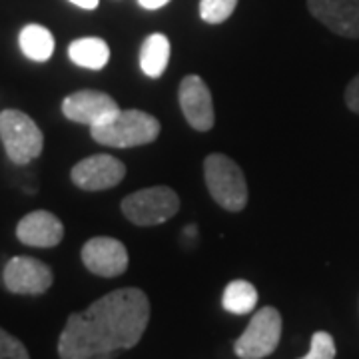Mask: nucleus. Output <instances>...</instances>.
Returning a JSON list of instances; mask_svg holds the SVG:
<instances>
[{
  "label": "nucleus",
  "mask_w": 359,
  "mask_h": 359,
  "mask_svg": "<svg viewBox=\"0 0 359 359\" xmlns=\"http://www.w3.org/2000/svg\"><path fill=\"white\" fill-rule=\"evenodd\" d=\"M150 321L148 295L122 287L72 313L58 339L60 359H112L118 349H132Z\"/></svg>",
  "instance_id": "obj_1"
},
{
  "label": "nucleus",
  "mask_w": 359,
  "mask_h": 359,
  "mask_svg": "<svg viewBox=\"0 0 359 359\" xmlns=\"http://www.w3.org/2000/svg\"><path fill=\"white\" fill-rule=\"evenodd\" d=\"M92 138L110 148H136L160 136V122L142 110H120L108 122L90 128Z\"/></svg>",
  "instance_id": "obj_2"
},
{
  "label": "nucleus",
  "mask_w": 359,
  "mask_h": 359,
  "mask_svg": "<svg viewBox=\"0 0 359 359\" xmlns=\"http://www.w3.org/2000/svg\"><path fill=\"white\" fill-rule=\"evenodd\" d=\"M205 186L214 202L228 212H242L248 204V184L242 168L224 154H210L204 160Z\"/></svg>",
  "instance_id": "obj_3"
},
{
  "label": "nucleus",
  "mask_w": 359,
  "mask_h": 359,
  "mask_svg": "<svg viewBox=\"0 0 359 359\" xmlns=\"http://www.w3.org/2000/svg\"><path fill=\"white\" fill-rule=\"evenodd\" d=\"M0 140L14 164L25 166L42 154L44 136L39 124L20 110L0 112Z\"/></svg>",
  "instance_id": "obj_4"
},
{
  "label": "nucleus",
  "mask_w": 359,
  "mask_h": 359,
  "mask_svg": "<svg viewBox=\"0 0 359 359\" xmlns=\"http://www.w3.org/2000/svg\"><path fill=\"white\" fill-rule=\"evenodd\" d=\"M180 210V198L168 186H154L132 192L122 200L124 216L136 226H158L174 218Z\"/></svg>",
  "instance_id": "obj_5"
},
{
  "label": "nucleus",
  "mask_w": 359,
  "mask_h": 359,
  "mask_svg": "<svg viewBox=\"0 0 359 359\" xmlns=\"http://www.w3.org/2000/svg\"><path fill=\"white\" fill-rule=\"evenodd\" d=\"M282 337V316L276 308H262L254 313L245 332L233 344L240 359H264L276 351Z\"/></svg>",
  "instance_id": "obj_6"
},
{
  "label": "nucleus",
  "mask_w": 359,
  "mask_h": 359,
  "mask_svg": "<svg viewBox=\"0 0 359 359\" xmlns=\"http://www.w3.org/2000/svg\"><path fill=\"white\" fill-rule=\"evenodd\" d=\"M126 176V166L122 160L110 154H96L74 164L70 178L80 190L100 192L118 186Z\"/></svg>",
  "instance_id": "obj_7"
},
{
  "label": "nucleus",
  "mask_w": 359,
  "mask_h": 359,
  "mask_svg": "<svg viewBox=\"0 0 359 359\" xmlns=\"http://www.w3.org/2000/svg\"><path fill=\"white\" fill-rule=\"evenodd\" d=\"M2 280L11 294L40 295L50 287L54 276L52 269L36 257L16 256L4 266Z\"/></svg>",
  "instance_id": "obj_8"
},
{
  "label": "nucleus",
  "mask_w": 359,
  "mask_h": 359,
  "mask_svg": "<svg viewBox=\"0 0 359 359\" xmlns=\"http://www.w3.org/2000/svg\"><path fill=\"white\" fill-rule=\"evenodd\" d=\"M118 112L120 108L114 98L100 90H78L74 94L66 96L62 102V114L68 120L86 124L90 128L108 122Z\"/></svg>",
  "instance_id": "obj_9"
},
{
  "label": "nucleus",
  "mask_w": 359,
  "mask_h": 359,
  "mask_svg": "<svg viewBox=\"0 0 359 359\" xmlns=\"http://www.w3.org/2000/svg\"><path fill=\"white\" fill-rule=\"evenodd\" d=\"M82 262L94 276L118 278L128 269V250L116 238L98 236L84 244Z\"/></svg>",
  "instance_id": "obj_10"
},
{
  "label": "nucleus",
  "mask_w": 359,
  "mask_h": 359,
  "mask_svg": "<svg viewBox=\"0 0 359 359\" xmlns=\"http://www.w3.org/2000/svg\"><path fill=\"white\" fill-rule=\"evenodd\" d=\"M178 100L186 122L198 132H208L214 126V102L212 92L204 80L196 74L186 76L180 82Z\"/></svg>",
  "instance_id": "obj_11"
},
{
  "label": "nucleus",
  "mask_w": 359,
  "mask_h": 359,
  "mask_svg": "<svg viewBox=\"0 0 359 359\" xmlns=\"http://www.w3.org/2000/svg\"><path fill=\"white\" fill-rule=\"evenodd\" d=\"M308 8L335 34L359 39V0H308Z\"/></svg>",
  "instance_id": "obj_12"
},
{
  "label": "nucleus",
  "mask_w": 359,
  "mask_h": 359,
  "mask_svg": "<svg viewBox=\"0 0 359 359\" xmlns=\"http://www.w3.org/2000/svg\"><path fill=\"white\" fill-rule=\"evenodd\" d=\"M16 238L32 248H54L65 238V226L52 212L34 210L18 222Z\"/></svg>",
  "instance_id": "obj_13"
},
{
  "label": "nucleus",
  "mask_w": 359,
  "mask_h": 359,
  "mask_svg": "<svg viewBox=\"0 0 359 359\" xmlns=\"http://www.w3.org/2000/svg\"><path fill=\"white\" fill-rule=\"evenodd\" d=\"M170 62V40L162 32H154L142 42L140 68L148 78H160Z\"/></svg>",
  "instance_id": "obj_14"
},
{
  "label": "nucleus",
  "mask_w": 359,
  "mask_h": 359,
  "mask_svg": "<svg viewBox=\"0 0 359 359\" xmlns=\"http://www.w3.org/2000/svg\"><path fill=\"white\" fill-rule=\"evenodd\" d=\"M68 56L76 66L88 70H102L110 60V48L102 39L86 36V39L74 40L68 46Z\"/></svg>",
  "instance_id": "obj_15"
},
{
  "label": "nucleus",
  "mask_w": 359,
  "mask_h": 359,
  "mask_svg": "<svg viewBox=\"0 0 359 359\" xmlns=\"http://www.w3.org/2000/svg\"><path fill=\"white\" fill-rule=\"evenodd\" d=\"M20 48L25 52L26 58L34 60V62H46L50 60L52 52H54V36L48 28L40 25H28L22 28L20 36Z\"/></svg>",
  "instance_id": "obj_16"
},
{
  "label": "nucleus",
  "mask_w": 359,
  "mask_h": 359,
  "mask_svg": "<svg viewBox=\"0 0 359 359\" xmlns=\"http://www.w3.org/2000/svg\"><path fill=\"white\" fill-rule=\"evenodd\" d=\"M222 306L226 311L236 313V316L250 313L257 306V290L245 280H233L224 290Z\"/></svg>",
  "instance_id": "obj_17"
},
{
  "label": "nucleus",
  "mask_w": 359,
  "mask_h": 359,
  "mask_svg": "<svg viewBox=\"0 0 359 359\" xmlns=\"http://www.w3.org/2000/svg\"><path fill=\"white\" fill-rule=\"evenodd\" d=\"M238 0H200V16L208 25H222L230 18Z\"/></svg>",
  "instance_id": "obj_18"
},
{
  "label": "nucleus",
  "mask_w": 359,
  "mask_h": 359,
  "mask_svg": "<svg viewBox=\"0 0 359 359\" xmlns=\"http://www.w3.org/2000/svg\"><path fill=\"white\" fill-rule=\"evenodd\" d=\"M299 359H335V341L327 332H316L311 335V347L308 355Z\"/></svg>",
  "instance_id": "obj_19"
},
{
  "label": "nucleus",
  "mask_w": 359,
  "mask_h": 359,
  "mask_svg": "<svg viewBox=\"0 0 359 359\" xmlns=\"http://www.w3.org/2000/svg\"><path fill=\"white\" fill-rule=\"evenodd\" d=\"M0 359H30L25 344L0 327Z\"/></svg>",
  "instance_id": "obj_20"
},
{
  "label": "nucleus",
  "mask_w": 359,
  "mask_h": 359,
  "mask_svg": "<svg viewBox=\"0 0 359 359\" xmlns=\"http://www.w3.org/2000/svg\"><path fill=\"white\" fill-rule=\"evenodd\" d=\"M346 104H347V108H349L351 112L359 114V74L353 78V80L349 82V86H347Z\"/></svg>",
  "instance_id": "obj_21"
},
{
  "label": "nucleus",
  "mask_w": 359,
  "mask_h": 359,
  "mask_svg": "<svg viewBox=\"0 0 359 359\" xmlns=\"http://www.w3.org/2000/svg\"><path fill=\"white\" fill-rule=\"evenodd\" d=\"M138 2H140L142 8H146V11H158V8L166 6L170 0H138Z\"/></svg>",
  "instance_id": "obj_22"
},
{
  "label": "nucleus",
  "mask_w": 359,
  "mask_h": 359,
  "mask_svg": "<svg viewBox=\"0 0 359 359\" xmlns=\"http://www.w3.org/2000/svg\"><path fill=\"white\" fill-rule=\"evenodd\" d=\"M70 2L80 6V8H84V11H96L98 4H100V0H70Z\"/></svg>",
  "instance_id": "obj_23"
}]
</instances>
